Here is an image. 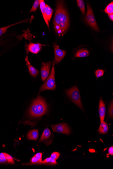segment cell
<instances>
[{
  "label": "cell",
  "instance_id": "cell-8",
  "mask_svg": "<svg viewBox=\"0 0 113 169\" xmlns=\"http://www.w3.org/2000/svg\"><path fill=\"white\" fill-rule=\"evenodd\" d=\"M52 64L51 61L42 63V66L41 69V76L42 80L43 82L45 81L49 75Z\"/></svg>",
  "mask_w": 113,
  "mask_h": 169
},
{
  "label": "cell",
  "instance_id": "cell-5",
  "mask_svg": "<svg viewBox=\"0 0 113 169\" xmlns=\"http://www.w3.org/2000/svg\"><path fill=\"white\" fill-rule=\"evenodd\" d=\"M86 23L90 26L92 29L96 31H100L96 23L95 18L93 12L91 7L88 4L87 5V11L85 16Z\"/></svg>",
  "mask_w": 113,
  "mask_h": 169
},
{
  "label": "cell",
  "instance_id": "cell-11",
  "mask_svg": "<svg viewBox=\"0 0 113 169\" xmlns=\"http://www.w3.org/2000/svg\"><path fill=\"white\" fill-rule=\"evenodd\" d=\"M106 108L104 102L102 98L101 99L99 104V114L101 123L104 121L105 114Z\"/></svg>",
  "mask_w": 113,
  "mask_h": 169
},
{
  "label": "cell",
  "instance_id": "cell-20",
  "mask_svg": "<svg viewBox=\"0 0 113 169\" xmlns=\"http://www.w3.org/2000/svg\"><path fill=\"white\" fill-rule=\"evenodd\" d=\"M46 15L48 23H50L53 12V10L51 8L49 5L46 4Z\"/></svg>",
  "mask_w": 113,
  "mask_h": 169
},
{
  "label": "cell",
  "instance_id": "cell-25",
  "mask_svg": "<svg viewBox=\"0 0 113 169\" xmlns=\"http://www.w3.org/2000/svg\"><path fill=\"white\" fill-rule=\"evenodd\" d=\"M104 71L102 69H98L95 72V75L97 78L102 77L104 75Z\"/></svg>",
  "mask_w": 113,
  "mask_h": 169
},
{
  "label": "cell",
  "instance_id": "cell-22",
  "mask_svg": "<svg viewBox=\"0 0 113 169\" xmlns=\"http://www.w3.org/2000/svg\"><path fill=\"white\" fill-rule=\"evenodd\" d=\"M78 6L79 8L83 15H85V3L82 0H77Z\"/></svg>",
  "mask_w": 113,
  "mask_h": 169
},
{
  "label": "cell",
  "instance_id": "cell-13",
  "mask_svg": "<svg viewBox=\"0 0 113 169\" xmlns=\"http://www.w3.org/2000/svg\"><path fill=\"white\" fill-rule=\"evenodd\" d=\"M39 5L40 10H41L44 21H45L49 29V23H48L46 15V4L44 0H40Z\"/></svg>",
  "mask_w": 113,
  "mask_h": 169
},
{
  "label": "cell",
  "instance_id": "cell-14",
  "mask_svg": "<svg viewBox=\"0 0 113 169\" xmlns=\"http://www.w3.org/2000/svg\"><path fill=\"white\" fill-rule=\"evenodd\" d=\"M42 153H39L34 155L31 159L30 164H40L42 161Z\"/></svg>",
  "mask_w": 113,
  "mask_h": 169
},
{
  "label": "cell",
  "instance_id": "cell-9",
  "mask_svg": "<svg viewBox=\"0 0 113 169\" xmlns=\"http://www.w3.org/2000/svg\"><path fill=\"white\" fill-rule=\"evenodd\" d=\"M42 45L40 43H33L30 42L26 47L27 53L29 52L34 54H37L41 51Z\"/></svg>",
  "mask_w": 113,
  "mask_h": 169
},
{
  "label": "cell",
  "instance_id": "cell-6",
  "mask_svg": "<svg viewBox=\"0 0 113 169\" xmlns=\"http://www.w3.org/2000/svg\"><path fill=\"white\" fill-rule=\"evenodd\" d=\"M51 127L54 132L66 135H69L70 133V129L67 124L61 123L54 125H52Z\"/></svg>",
  "mask_w": 113,
  "mask_h": 169
},
{
  "label": "cell",
  "instance_id": "cell-27",
  "mask_svg": "<svg viewBox=\"0 0 113 169\" xmlns=\"http://www.w3.org/2000/svg\"><path fill=\"white\" fill-rule=\"evenodd\" d=\"M109 115L112 118L113 116V102L111 103L109 108Z\"/></svg>",
  "mask_w": 113,
  "mask_h": 169
},
{
  "label": "cell",
  "instance_id": "cell-15",
  "mask_svg": "<svg viewBox=\"0 0 113 169\" xmlns=\"http://www.w3.org/2000/svg\"><path fill=\"white\" fill-rule=\"evenodd\" d=\"M38 136L39 133L38 129H33L30 131L27 135V138L30 140H37Z\"/></svg>",
  "mask_w": 113,
  "mask_h": 169
},
{
  "label": "cell",
  "instance_id": "cell-23",
  "mask_svg": "<svg viewBox=\"0 0 113 169\" xmlns=\"http://www.w3.org/2000/svg\"><path fill=\"white\" fill-rule=\"evenodd\" d=\"M104 12L108 15L113 14V2H112L107 6Z\"/></svg>",
  "mask_w": 113,
  "mask_h": 169
},
{
  "label": "cell",
  "instance_id": "cell-12",
  "mask_svg": "<svg viewBox=\"0 0 113 169\" xmlns=\"http://www.w3.org/2000/svg\"><path fill=\"white\" fill-rule=\"evenodd\" d=\"M25 61L26 62V65L29 69V72L30 75L34 77L35 78L37 77L39 73V71L31 65L29 62V59H28V55L26 56L25 58Z\"/></svg>",
  "mask_w": 113,
  "mask_h": 169
},
{
  "label": "cell",
  "instance_id": "cell-2",
  "mask_svg": "<svg viewBox=\"0 0 113 169\" xmlns=\"http://www.w3.org/2000/svg\"><path fill=\"white\" fill-rule=\"evenodd\" d=\"M47 110V105L45 100L41 96H38L30 107L29 115L32 118H39L45 114Z\"/></svg>",
  "mask_w": 113,
  "mask_h": 169
},
{
  "label": "cell",
  "instance_id": "cell-26",
  "mask_svg": "<svg viewBox=\"0 0 113 169\" xmlns=\"http://www.w3.org/2000/svg\"><path fill=\"white\" fill-rule=\"evenodd\" d=\"M60 156V154L57 152H54L52 153L50 155V157L53 159L55 160H57Z\"/></svg>",
  "mask_w": 113,
  "mask_h": 169
},
{
  "label": "cell",
  "instance_id": "cell-19",
  "mask_svg": "<svg viewBox=\"0 0 113 169\" xmlns=\"http://www.w3.org/2000/svg\"><path fill=\"white\" fill-rule=\"evenodd\" d=\"M27 21H20L18 22V23H15V24H12L6 26V27H2L0 28V36L3 35L5 33L7 32L8 29H9L10 27L12 26L15 25H17L18 24H19L21 23H25V22H27Z\"/></svg>",
  "mask_w": 113,
  "mask_h": 169
},
{
  "label": "cell",
  "instance_id": "cell-24",
  "mask_svg": "<svg viewBox=\"0 0 113 169\" xmlns=\"http://www.w3.org/2000/svg\"><path fill=\"white\" fill-rule=\"evenodd\" d=\"M40 1L39 0H36L34 1L32 8L30 10V13L33 12H36L37 10V8L40 5Z\"/></svg>",
  "mask_w": 113,
  "mask_h": 169
},
{
  "label": "cell",
  "instance_id": "cell-18",
  "mask_svg": "<svg viewBox=\"0 0 113 169\" xmlns=\"http://www.w3.org/2000/svg\"><path fill=\"white\" fill-rule=\"evenodd\" d=\"M108 125L104 121L101 122L98 131L100 134H105L108 132Z\"/></svg>",
  "mask_w": 113,
  "mask_h": 169
},
{
  "label": "cell",
  "instance_id": "cell-1",
  "mask_svg": "<svg viewBox=\"0 0 113 169\" xmlns=\"http://www.w3.org/2000/svg\"><path fill=\"white\" fill-rule=\"evenodd\" d=\"M69 17L63 2L58 1L54 18V25L56 33L59 37L65 34L69 28Z\"/></svg>",
  "mask_w": 113,
  "mask_h": 169
},
{
  "label": "cell",
  "instance_id": "cell-28",
  "mask_svg": "<svg viewBox=\"0 0 113 169\" xmlns=\"http://www.w3.org/2000/svg\"><path fill=\"white\" fill-rule=\"evenodd\" d=\"M109 154L113 155V147H110L108 149Z\"/></svg>",
  "mask_w": 113,
  "mask_h": 169
},
{
  "label": "cell",
  "instance_id": "cell-4",
  "mask_svg": "<svg viewBox=\"0 0 113 169\" xmlns=\"http://www.w3.org/2000/svg\"><path fill=\"white\" fill-rule=\"evenodd\" d=\"M66 94L72 102L77 105L81 109L84 111L83 106L81 99L79 90L76 86H74L69 89L65 90Z\"/></svg>",
  "mask_w": 113,
  "mask_h": 169
},
{
  "label": "cell",
  "instance_id": "cell-17",
  "mask_svg": "<svg viewBox=\"0 0 113 169\" xmlns=\"http://www.w3.org/2000/svg\"><path fill=\"white\" fill-rule=\"evenodd\" d=\"M51 132L48 128H46L44 130L42 134L41 138H40V142H42L46 140L49 138L51 136Z\"/></svg>",
  "mask_w": 113,
  "mask_h": 169
},
{
  "label": "cell",
  "instance_id": "cell-10",
  "mask_svg": "<svg viewBox=\"0 0 113 169\" xmlns=\"http://www.w3.org/2000/svg\"><path fill=\"white\" fill-rule=\"evenodd\" d=\"M14 161L12 157L6 153H0V164H14Z\"/></svg>",
  "mask_w": 113,
  "mask_h": 169
},
{
  "label": "cell",
  "instance_id": "cell-3",
  "mask_svg": "<svg viewBox=\"0 0 113 169\" xmlns=\"http://www.w3.org/2000/svg\"><path fill=\"white\" fill-rule=\"evenodd\" d=\"M54 61L52 63V66L51 72L49 76L46 78V81L43 84L39 90V93L45 90H54L56 88L55 80V70H54Z\"/></svg>",
  "mask_w": 113,
  "mask_h": 169
},
{
  "label": "cell",
  "instance_id": "cell-7",
  "mask_svg": "<svg viewBox=\"0 0 113 169\" xmlns=\"http://www.w3.org/2000/svg\"><path fill=\"white\" fill-rule=\"evenodd\" d=\"M54 64H57L59 63L63 59L65 55L66 51L60 49L57 45H54Z\"/></svg>",
  "mask_w": 113,
  "mask_h": 169
},
{
  "label": "cell",
  "instance_id": "cell-16",
  "mask_svg": "<svg viewBox=\"0 0 113 169\" xmlns=\"http://www.w3.org/2000/svg\"><path fill=\"white\" fill-rule=\"evenodd\" d=\"M89 55V52L88 50L82 49L78 50L74 55L75 57H84L88 56Z\"/></svg>",
  "mask_w": 113,
  "mask_h": 169
},
{
  "label": "cell",
  "instance_id": "cell-21",
  "mask_svg": "<svg viewBox=\"0 0 113 169\" xmlns=\"http://www.w3.org/2000/svg\"><path fill=\"white\" fill-rule=\"evenodd\" d=\"M40 164L48 165H55L57 164L56 160L51 157L45 159Z\"/></svg>",
  "mask_w": 113,
  "mask_h": 169
},
{
  "label": "cell",
  "instance_id": "cell-29",
  "mask_svg": "<svg viewBox=\"0 0 113 169\" xmlns=\"http://www.w3.org/2000/svg\"><path fill=\"white\" fill-rule=\"evenodd\" d=\"M108 16L111 20L112 21H113V14L108 15Z\"/></svg>",
  "mask_w": 113,
  "mask_h": 169
}]
</instances>
